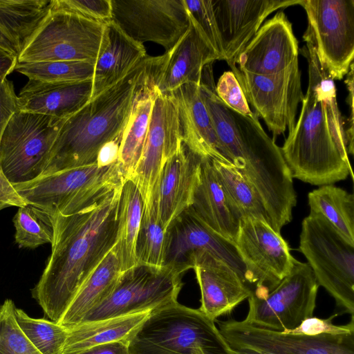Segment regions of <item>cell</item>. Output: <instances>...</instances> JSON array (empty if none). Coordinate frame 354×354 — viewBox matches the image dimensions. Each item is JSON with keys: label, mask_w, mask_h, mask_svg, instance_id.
<instances>
[{"label": "cell", "mask_w": 354, "mask_h": 354, "mask_svg": "<svg viewBox=\"0 0 354 354\" xmlns=\"http://www.w3.org/2000/svg\"><path fill=\"white\" fill-rule=\"evenodd\" d=\"M123 181L73 214L52 216L51 254L31 289L32 297L47 319L56 323L59 320L81 286L115 245Z\"/></svg>", "instance_id": "6da1fadb"}, {"label": "cell", "mask_w": 354, "mask_h": 354, "mask_svg": "<svg viewBox=\"0 0 354 354\" xmlns=\"http://www.w3.org/2000/svg\"><path fill=\"white\" fill-rule=\"evenodd\" d=\"M212 64L203 70L199 89L211 117L219 152L258 193L272 228H281L292 218L297 204L293 178L281 148L263 130L257 115L241 114L222 102L215 91Z\"/></svg>", "instance_id": "7a4b0ae2"}, {"label": "cell", "mask_w": 354, "mask_h": 354, "mask_svg": "<svg viewBox=\"0 0 354 354\" xmlns=\"http://www.w3.org/2000/svg\"><path fill=\"white\" fill-rule=\"evenodd\" d=\"M299 50L308 65V85L301 113L281 151L292 178L313 185L353 178L346 151L344 118L336 98L334 80L318 59L304 32Z\"/></svg>", "instance_id": "3957f363"}, {"label": "cell", "mask_w": 354, "mask_h": 354, "mask_svg": "<svg viewBox=\"0 0 354 354\" xmlns=\"http://www.w3.org/2000/svg\"><path fill=\"white\" fill-rule=\"evenodd\" d=\"M151 57L64 120L41 175L97 162L102 148L122 136Z\"/></svg>", "instance_id": "277c9868"}, {"label": "cell", "mask_w": 354, "mask_h": 354, "mask_svg": "<svg viewBox=\"0 0 354 354\" xmlns=\"http://www.w3.org/2000/svg\"><path fill=\"white\" fill-rule=\"evenodd\" d=\"M128 343L130 354H234L214 321L178 301L152 310Z\"/></svg>", "instance_id": "5b68a950"}, {"label": "cell", "mask_w": 354, "mask_h": 354, "mask_svg": "<svg viewBox=\"0 0 354 354\" xmlns=\"http://www.w3.org/2000/svg\"><path fill=\"white\" fill-rule=\"evenodd\" d=\"M123 180L118 162L104 166L96 162L13 185L28 204L53 216L80 210Z\"/></svg>", "instance_id": "8992f818"}, {"label": "cell", "mask_w": 354, "mask_h": 354, "mask_svg": "<svg viewBox=\"0 0 354 354\" xmlns=\"http://www.w3.org/2000/svg\"><path fill=\"white\" fill-rule=\"evenodd\" d=\"M299 251L316 281L335 299L342 313H354V245L322 216L309 213L301 223Z\"/></svg>", "instance_id": "52a82bcc"}, {"label": "cell", "mask_w": 354, "mask_h": 354, "mask_svg": "<svg viewBox=\"0 0 354 354\" xmlns=\"http://www.w3.org/2000/svg\"><path fill=\"white\" fill-rule=\"evenodd\" d=\"M104 25L65 10L51 0L46 16L19 53L17 62H95Z\"/></svg>", "instance_id": "ba28073f"}, {"label": "cell", "mask_w": 354, "mask_h": 354, "mask_svg": "<svg viewBox=\"0 0 354 354\" xmlns=\"http://www.w3.org/2000/svg\"><path fill=\"white\" fill-rule=\"evenodd\" d=\"M183 275L170 266L138 264L122 273L111 293L87 313L79 324L152 311L176 302L183 286Z\"/></svg>", "instance_id": "9c48e42d"}, {"label": "cell", "mask_w": 354, "mask_h": 354, "mask_svg": "<svg viewBox=\"0 0 354 354\" xmlns=\"http://www.w3.org/2000/svg\"><path fill=\"white\" fill-rule=\"evenodd\" d=\"M65 119L17 111L0 140V166L12 184L39 177Z\"/></svg>", "instance_id": "30bf717a"}, {"label": "cell", "mask_w": 354, "mask_h": 354, "mask_svg": "<svg viewBox=\"0 0 354 354\" xmlns=\"http://www.w3.org/2000/svg\"><path fill=\"white\" fill-rule=\"evenodd\" d=\"M319 285L307 263L295 259L291 272L263 297L251 295L244 321L275 331L297 328L313 316Z\"/></svg>", "instance_id": "8fae6325"}, {"label": "cell", "mask_w": 354, "mask_h": 354, "mask_svg": "<svg viewBox=\"0 0 354 354\" xmlns=\"http://www.w3.org/2000/svg\"><path fill=\"white\" fill-rule=\"evenodd\" d=\"M306 32L319 60L334 80H342L354 58V0H301Z\"/></svg>", "instance_id": "7c38bea8"}, {"label": "cell", "mask_w": 354, "mask_h": 354, "mask_svg": "<svg viewBox=\"0 0 354 354\" xmlns=\"http://www.w3.org/2000/svg\"><path fill=\"white\" fill-rule=\"evenodd\" d=\"M248 104L266 122L274 138L291 132L296 124L298 104L304 99L298 59L285 69L259 75L231 68Z\"/></svg>", "instance_id": "4fadbf2b"}, {"label": "cell", "mask_w": 354, "mask_h": 354, "mask_svg": "<svg viewBox=\"0 0 354 354\" xmlns=\"http://www.w3.org/2000/svg\"><path fill=\"white\" fill-rule=\"evenodd\" d=\"M245 266L251 295L263 297L292 270L288 242L266 221L243 217L234 241Z\"/></svg>", "instance_id": "5bb4252c"}, {"label": "cell", "mask_w": 354, "mask_h": 354, "mask_svg": "<svg viewBox=\"0 0 354 354\" xmlns=\"http://www.w3.org/2000/svg\"><path fill=\"white\" fill-rule=\"evenodd\" d=\"M182 143L176 102L156 90L142 152L130 178L142 196L143 212L151 209L162 169Z\"/></svg>", "instance_id": "9a60e30c"}, {"label": "cell", "mask_w": 354, "mask_h": 354, "mask_svg": "<svg viewBox=\"0 0 354 354\" xmlns=\"http://www.w3.org/2000/svg\"><path fill=\"white\" fill-rule=\"evenodd\" d=\"M111 21L142 44L153 41L169 50L189 26L183 0H111Z\"/></svg>", "instance_id": "2e32d148"}, {"label": "cell", "mask_w": 354, "mask_h": 354, "mask_svg": "<svg viewBox=\"0 0 354 354\" xmlns=\"http://www.w3.org/2000/svg\"><path fill=\"white\" fill-rule=\"evenodd\" d=\"M232 348H249L274 354H354V332L343 335H293L243 321H216Z\"/></svg>", "instance_id": "e0dca14e"}, {"label": "cell", "mask_w": 354, "mask_h": 354, "mask_svg": "<svg viewBox=\"0 0 354 354\" xmlns=\"http://www.w3.org/2000/svg\"><path fill=\"white\" fill-rule=\"evenodd\" d=\"M207 253L227 263L249 286L248 272L235 243L212 231L188 207L167 230L164 266L183 274L193 269L196 261Z\"/></svg>", "instance_id": "ac0fdd59"}, {"label": "cell", "mask_w": 354, "mask_h": 354, "mask_svg": "<svg viewBox=\"0 0 354 354\" xmlns=\"http://www.w3.org/2000/svg\"><path fill=\"white\" fill-rule=\"evenodd\" d=\"M220 33L225 61L236 66L241 53L266 18L280 8L300 4L301 0H211Z\"/></svg>", "instance_id": "d6986e66"}, {"label": "cell", "mask_w": 354, "mask_h": 354, "mask_svg": "<svg viewBox=\"0 0 354 354\" xmlns=\"http://www.w3.org/2000/svg\"><path fill=\"white\" fill-rule=\"evenodd\" d=\"M299 48L291 22L283 11L260 27L239 55V69L265 75L279 72L298 59Z\"/></svg>", "instance_id": "ffe728a7"}, {"label": "cell", "mask_w": 354, "mask_h": 354, "mask_svg": "<svg viewBox=\"0 0 354 354\" xmlns=\"http://www.w3.org/2000/svg\"><path fill=\"white\" fill-rule=\"evenodd\" d=\"M201 159L183 142L166 162L151 207L165 230L191 205Z\"/></svg>", "instance_id": "44dd1931"}, {"label": "cell", "mask_w": 354, "mask_h": 354, "mask_svg": "<svg viewBox=\"0 0 354 354\" xmlns=\"http://www.w3.org/2000/svg\"><path fill=\"white\" fill-rule=\"evenodd\" d=\"M219 60L189 22L186 32L164 55L156 57L153 80L156 90L168 94L187 83L200 84L203 68Z\"/></svg>", "instance_id": "7402d4cb"}, {"label": "cell", "mask_w": 354, "mask_h": 354, "mask_svg": "<svg viewBox=\"0 0 354 354\" xmlns=\"http://www.w3.org/2000/svg\"><path fill=\"white\" fill-rule=\"evenodd\" d=\"M193 270L201 294L199 310L214 322L252 293L238 272L214 254L202 255L196 261Z\"/></svg>", "instance_id": "603a6c76"}, {"label": "cell", "mask_w": 354, "mask_h": 354, "mask_svg": "<svg viewBox=\"0 0 354 354\" xmlns=\"http://www.w3.org/2000/svg\"><path fill=\"white\" fill-rule=\"evenodd\" d=\"M190 209L212 231L234 243L241 217L227 199L210 158H202Z\"/></svg>", "instance_id": "cb8c5ba5"}, {"label": "cell", "mask_w": 354, "mask_h": 354, "mask_svg": "<svg viewBox=\"0 0 354 354\" xmlns=\"http://www.w3.org/2000/svg\"><path fill=\"white\" fill-rule=\"evenodd\" d=\"M199 85L187 83L170 93L177 104L183 142L202 158L229 162L219 152L218 138Z\"/></svg>", "instance_id": "d4e9b609"}, {"label": "cell", "mask_w": 354, "mask_h": 354, "mask_svg": "<svg viewBox=\"0 0 354 354\" xmlns=\"http://www.w3.org/2000/svg\"><path fill=\"white\" fill-rule=\"evenodd\" d=\"M92 81L57 83L28 80L18 95L19 109L66 119L91 99Z\"/></svg>", "instance_id": "484cf974"}, {"label": "cell", "mask_w": 354, "mask_h": 354, "mask_svg": "<svg viewBox=\"0 0 354 354\" xmlns=\"http://www.w3.org/2000/svg\"><path fill=\"white\" fill-rule=\"evenodd\" d=\"M147 56L142 44L127 36L111 21L104 24L95 64L91 99L126 76Z\"/></svg>", "instance_id": "4316f807"}, {"label": "cell", "mask_w": 354, "mask_h": 354, "mask_svg": "<svg viewBox=\"0 0 354 354\" xmlns=\"http://www.w3.org/2000/svg\"><path fill=\"white\" fill-rule=\"evenodd\" d=\"M156 57L136 93L131 112L122 131L118 164L124 180L130 179L141 156L153 109L156 88L153 80Z\"/></svg>", "instance_id": "83f0119b"}, {"label": "cell", "mask_w": 354, "mask_h": 354, "mask_svg": "<svg viewBox=\"0 0 354 354\" xmlns=\"http://www.w3.org/2000/svg\"><path fill=\"white\" fill-rule=\"evenodd\" d=\"M122 273L114 245L81 286L57 324L66 328L78 325L87 313L111 293Z\"/></svg>", "instance_id": "f1b7e54d"}, {"label": "cell", "mask_w": 354, "mask_h": 354, "mask_svg": "<svg viewBox=\"0 0 354 354\" xmlns=\"http://www.w3.org/2000/svg\"><path fill=\"white\" fill-rule=\"evenodd\" d=\"M151 312L86 322L66 328L64 354H78L100 344L129 341Z\"/></svg>", "instance_id": "f546056e"}, {"label": "cell", "mask_w": 354, "mask_h": 354, "mask_svg": "<svg viewBox=\"0 0 354 354\" xmlns=\"http://www.w3.org/2000/svg\"><path fill=\"white\" fill-rule=\"evenodd\" d=\"M143 200L131 180H124L119 199L118 227L115 248L122 272L138 265L136 246L143 214Z\"/></svg>", "instance_id": "4dcf8cb0"}, {"label": "cell", "mask_w": 354, "mask_h": 354, "mask_svg": "<svg viewBox=\"0 0 354 354\" xmlns=\"http://www.w3.org/2000/svg\"><path fill=\"white\" fill-rule=\"evenodd\" d=\"M310 213L328 221L354 245V196L332 184L321 185L308 194Z\"/></svg>", "instance_id": "1f68e13d"}, {"label": "cell", "mask_w": 354, "mask_h": 354, "mask_svg": "<svg viewBox=\"0 0 354 354\" xmlns=\"http://www.w3.org/2000/svg\"><path fill=\"white\" fill-rule=\"evenodd\" d=\"M50 1L0 0V31L19 53L46 16Z\"/></svg>", "instance_id": "d6a6232c"}, {"label": "cell", "mask_w": 354, "mask_h": 354, "mask_svg": "<svg viewBox=\"0 0 354 354\" xmlns=\"http://www.w3.org/2000/svg\"><path fill=\"white\" fill-rule=\"evenodd\" d=\"M221 185L232 207L243 217L270 221L258 193L231 163L211 158Z\"/></svg>", "instance_id": "836d02e7"}, {"label": "cell", "mask_w": 354, "mask_h": 354, "mask_svg": "<svg viewBox=\"0 0 354 354\" xmlns=\"http://www.w3.org/2000/svg\"><path fill=\"white\" fill-rule=\"evenodd\" d=\"M95 64L90 61L17 62L15 70L29 80L71 83L93 80Z\"/></svg>", "instance_id": "e575fe53"}, {"label": "cell", "mask_w": 354, "mask_h": 354, "mask_svg": "<svg viewBox=\"0 0 354 354\" xmlns=\"http://www.w3.org/2000/svg\"><path fill=\"white\" fill-rule=\"evenodd\" d=\"M17 323L31 344L41 354H64L67 329L46 318H34L15 307Z\"/></svg>", "instance_id": "d590c367"}, {"label": "cell", "mask_w": 354, "mask_h": 354, "mask_svg": "<svg viewBox=\"0 0 354 354\" xmlns=\"http://www.w3.org/2000/svg\"><path fill=\"white\" fill-rule=\"evenodd\" d=\"M12 222L15 242L19 247L34 249L53 243V217L41 208L31 204L18 207Z\"/></svg>", "instance_id": "8d00e7d4"}, {"label": "cell", "mask_w": 354, "mask_h": 354, "mask_svg": "<svg viewBox=\"0 0 354 354\" xmlns=\"http://www.w3.org/2000/svg\"><path fill=\"white\" fill-rule=\"evenodd\" d=\"M166 249L167 231L151 208L142 214L136 246L138 265L163 267Z\"/></svg>", "instance_id": "74e56055"}, {"label": "cell", "mask_w": 354, "mask_h": 354, "mask_svg": "<svg viewBox=\"0 0 354 354\" xmlns=\"http://www.w3.org/2000/svg\"><path fill=\"white\" fill-rule=\"evenodd\" d=\"M189 21L207 45L225 60L220 33L216 24L211 0H183Z\"/></svg>", "instance_id": "f35d334b"}, {"label": "cell", "mask_w": 354, "mask_h": 354, "mask_svg": "<svg viewBox=\"0 0 354 354\" xmlns=\"http://www.w3.org/2000/svg\"><path fill=\"white\" fill-rule=\"evenodd\" d=\"M15 307L11 299H5L0 306V354H41L19 328Z\"/></svg>", "instance_id": "ab89813d"}, {"label": "cell", "mask_w": 354, "mask_h": 354, "mask_svg": "<svg viewBox=\"0 0 354 354\" xmlns=\"http://www.w3.org/2000/svg\"><path fill=\"white\" fill-rule=\"evenodd\" d=\"M215 91L219 99L233 110L246 115L254 114L250 108L239 82L231 71H225L221 75L215 84Z\"/></svg>", "instance_id": "60d3db41"}, {"label": "cell", "mask_w": 354, "mask_h": 354, "mask_svg": "<svg viewBox=\"0 0 354 354\" xmlns=\"http://www.w3.org/2000/svg\"><path fill=\"white\" fill-rule=\"evenodd\" d=\"M337 316V314H334L328 319L313 316L304 320L297 328L281 332L311 336L323 334L343 335L354 332V316H351L350 322L345 325H335L333 323V319Z\"/></svg>", "instance_id": "b9f144b4"}, {"label": "cell", "mask_w": 354, "mask_h": 354, "mask_svg": "<svg viewBox=\"0 0 354 354\" xmlns=\"http://www.w3.org/2000/svg\"><path fill=\"white\" fill-rule=\"evenodd\" d=\"M57 4L84 17L106 24L111 20V0H55Z\"/></svg>", "instance_id": "7bdbcfd3"}, {"label": "cell", "mask_w": 354, "mask_h": 354, "mask_svg": "<svg viewBox=\"0 0 354 354\" xmlns=\"http://www.w3.org/2000/svg\"><path fill=\"white\" fill-rule=\"evenodd\" d=\"M19 110L18 95L12 82L6 78L0 84V140L9 121Z\"/></svg>", "instance_id": "ee69618b"}, {"label": "cell", "mask_w": 354, "mask_h": 354, "mask_svg": "<svg viewBox=\"0 0 354 354\" xmlns=\"http://www.w3.org/2000/svg\"><path fill=\"white\" fill-rule=\"evenodd\" d=\"M28 204L5 176L0 166V210L12 206L21 207Z\"/></svg>", "instance_id": "f6af8a7d"}, {"label": "cell", "mask_w": 354, "mask_h": 354, "mask_svg": "<svg viewBox=\"0 0 354 354\" xmlns=\"http://www.w3.org/2000/svg\"><path fill=\"white\" fill-rule=\"evenodd\" d=\"M353 63L351 64L345 83L348 91L347 103L350 108V116L348 118V128L345 129L346 151L348 154H353Z\"/></svg>", "instance_id": "bcb514c9"}, {"label": "cell", "mask_w": 354, "mask_h": 354, "mask_svg": "<svg viewBox=\"0 0 354 354\" xmlns=\"http://www.w3.org/2000/svg\"><path fill=\"white\" fill-rule=\"evenodd\" d=\"M78 354H130L127 340L100 344Z\"/></svg>", "instance_id": "7dc6e473"}, {"label": "cell", "mask_w": 354, "mask_h": 354, "mask_svg": "<svg viewBox=\"0 0 354 354\" xmlns=\"http://www.w3.org/2000/svg\"><path fill=\"white\" fill-rule=\"evenodd\" d=\"M17 64V57L0 48V84L7 78Z\"/></svg>", "instance_id": "c3c4849f"}, {"label": "cell", "mask_w": 354, "mask_h": 354, "mask_svg": "<svg viewBox=\"0 0 354 354\" xmlns=\"http://www.w3.org/2000/svg\"><path fill=\"white\" fill-rule=\"evenodd\" d=\"M0 48L16 57H18L19 53L16 46L1 31H0Z\"/></svg>", "instance_id": "681fc988"}, {"label": "cell", "mask_w": 354, "mask_h": 354, "mask_svg": "<svg viewBox=\"0 0 354 354\" xmlns=\"http://www.w3.org/2000/svg\"><path fill=\"white\" fill-rule=\"evenodd\" d=\"M234 354H274L272 353L249 348H232Z\"/></svg>", "instance_id": "f907efd6"}, {"label": "cell", "mask_w": 354, "mask_h": 354, "mask_svg": "<svg viewBox=\"0 0 354 354\" xmlns=\"http://www.w3.org/2000/svg\"><path fill=\"white\" fill-rule=\"evenodd\" d=\"M0 306H1V304H0Z\"/></svg>", "instance_id": "816d5d0a"}]
</instances>
